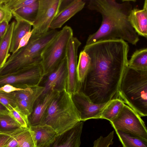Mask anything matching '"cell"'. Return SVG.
I'll return each mask as SVG.
<instances>
[{
  "label": "cell",
  "instance_id": "obj_1",
  "mask_svg": "<svg viewBox=\"0 0 147 147\" xmlns=\"http://www.w3.org/2000/svg\"><path fill=\"white\" fill-rule=\"evenodd\" d=\"M128 43L121 39L100 40L86 45L83 50L91 64L80 91L93 103L102 104L117 98L127 66Z\"/></svg>",
  "mask_w": 147,
  "mask_h": 147
},
{
  "label": "cell",
  "instance_id": "obj_2",
  "mask_svg": "<svg viewBox=\"0 0 147 147\" xmlns=\"http://www.w3.org/2000/svg\"><path fill=\"white\" fill-rule=\"evenodd\" d=\"M131 1L122 0L119 3L114 0H90L88 8L99 12L102 20L97 30L89 35L86 45L101 40L121 39L136 45L139 36L128 20L132 9Z\"/></svg>",
  "mask_w": 147,
  "mask_h": 147
},
{
  "label": "cell",
  "instance_id": "obj_3",
  "mask_svg": "<svg viewBox=\"0 0 147 147\" xmlns=\"http://www.w3.org/2000/svg\"><path fill=\"white\" fill-rule=\"evenodd\" d=\"M80 121L79 113L71 94L64 89L59 92L51 103L39 125L50 126L59 135Z\"/></svg>",
  "mask_w": 147,
  "mask_h": 147
},
{
  "label": "cell",
  "instance_id": "obj_4",
  "mask_svg": "<svg viewBox=\"0 0 147 147\" xmlns=\"http://www.w3.org/2000/svg\"><path fill=\"white\" fill-rule=\"evenodd\" d=\"M118 95L140 117L147 115V71L127 66L119 85Z\"/></svg>",
  "mask_w": 147,
  "mask_h": 147
},
{
  "label": "cell",
  "instance_id": "obj_5",
  "mask_svg": "<svg viewBox=\"0 0 147 147\" xmlns=\"http://www.w3.org/2000/svg\"><path fill=\"white\" fill-rule=\"evenodd\" d=\"M59 31L56 29H51L42 34H32L25 46L10 56L4 66L0 69V75L12 73L26 66L41 62L43 51Z\"/></svg>",
  "mask_w": 147,
  "mask_h": 147
},
{
  "label": "cell",
  "instance_id": "obj_6",
  "mask_svg": "<svg viewBox=\"0 0 147 147\" xmlns=\"http://www.w3.org/2000/svg\"><path fill=\"white\" fill-rule=\"evenodd\" d=\"M73 36L72 29L66 26L45 47L42 54L44 76L54 69L66 57L67 46Z\"/></svg>",
  "mask_w": 147,
  "mask_h": 147
},
{
  "label": "cell",
  "instance_id": "obj_7",
  "mask_svg": "<svg viewBox=\"0 0 147 147\" xmlns=\"http://www.w3.org/2000/svg\"><path fill=\"white\" fill-rule=\"evenodd\" d=\"M44 76L41 62L31 65L14 72L0 75V86L9 84L20 88L39 85Z\"/></svg>",
  "mask_w": 147,
  "mask_h": 147
},
{
  "label": "cell",
  "instance_id": "obj_8",
  "mask_svg": "<svg viewBox=\"0 0 147 147\" xmlns=\"http://www.w3.org/2000/svg\"><path fill=\"white\" fill-rule=\"evenodd\" d=\"M115 130H119L146 141L147 130L141 117L125 105L117 115L110 121Z\"/></svg>",
  "mask_w": 147,
  "mask_h": 147
},
{
  "label": "cell",
  "instance_id": "obj_9",
  "mask_svg": "<svg viewBox=\"0 0 147 147\" xmlns=\"http://www.w3.org/2000/svg\"><path fill=\"white\" fill-rule=\"evenodd\" d=\"M62 0H39L37 15L33 24L32 34L47 33L54 18L58 13Z\"/></svg>",
  "mask_w": 147,
  "mask_h": 147
},
{
  "label": "cell",
  "instance_id": "obj_10",
  "mask_svg": "<svg viewBox=\"0 0 147 147\" xmlns=\"http://www.w3.org/2000/svg\"><path fill=\"white\" fill-rule=\"evenodd\" d=\"M81 42L73 36L69 40L67 48L66 58L67 74L66 90L72 94L79 91L80 86L77 78L78 51Z\"/></svg>",
  "mask_w": 147,
  "mask_h": 147
},
{
  "label": "cell",
  "instance_id": "obj_11",
  "mask_svg": "<svg viewBox=\"0 0 147 147\" xmlns=\"http://www.w3.org/2000/svg\"><path fill=\"white\" fill-rule=\"evenodd\" d=\"M67 74L66 57L56 67L44 76L39 85L44 88L41 95L51 90L60 91L63 89H66Z\"/></svg>",
  "mask_w": 147,
  "mask_h": 147
},
{
  "label": "cell",
  "instance_id": "obj_12",
  "mask_svg": "<svg viewBox=\"0 0 147 147\" xmlns=\"http://www.w3.org/2000/svg\"><path fill=\"white\" fill-rule=\"evenodd\" d=\"M71 96L82 121L90 119H100L102 111L108 102L102 104L93 103L80 91L71 94Z\"/></svg>",
  "mask_w": 147,
  "mask_h": 147
},
{
  "label": "cell",
  "instance_id": "obj_13",
  "mask_svg": "<svg viewBox=\"0 0 147 147\" xmlns=\"http://www.w3.org/2000/svg\"><path fill=\"white\" fill-rule=\"evenodd\" d=\"M83 125L80 121L70 129L58 135L50 143L42 147H80Z\"/></svg>",
  "mask_w": 147,
  "mask_h": 147
},
{
  "label": "cell",
  "instance_id": "obj_14",
  "mask_svg": "<svg viewBox=\"0 0 147 147\" xmlns=\"http://www.w3.org/2000/svg\"><path fill=\"white\" fill-rule=\"evenodd\" d=\"M60 92L51 90L41 95L38 98L34 105L31 113L27 118L29 127L40 124L49 106Z\"/></svg>",
  "mask_w": 147,
  "mask_h": 147
},
{
  "label": "cell",
  "instance_id": "obj_15",
  "mask_svg": "<svg viewBox=\"0 0 147 147\" xmlns=\"http://www.w3.org/2000/svg\"><path fill=\"white\" fill-rule=\"evenodd\" d=\"M85 2L82 0H71L66 6L60 10L54 19L49 29H56L63 25L84 7Z\"/></svg>",
  "mask_w": 147,
  "mask_h": 147
},
{
  "label": "cell",
  "instance_id": "obj_16",
  "mask_svg": "<svg viewBox=\"0 0 147 147\" xmlns=\"http://www.w3.org/2000/svg\"><path fill=\"white\" fill-rule=\"evenodd\" d=\"M131 25L138 35L147 37V0L144 1L143 8L132 9L128 16Z\"/></svg>",
  "mask_w": 147,
  "mask_h": 147
},
{
  "label": "cell",
  "instance_id": "obj_17",
  "mask_svg": "<svg viewBox=\"0 0 147 147\" xmlns=\"http://www.w3.org/2000/svg\"><path fill=\"white\" fill-rule=\"evenodd\" d=\"M36 147H42L51 142L58 135L56 131L47 125L29 127Z\"/></svg>",
  "mask_w": 147,
  "mask_h": 147
},
{
  "label": "cell",
  "instance_id": "obj_18",
  "mask_svg": "<svg viewBox=\"0 0 147 147\" xmlns=\"http://www.w3.org/2000/svg\"><path fill=\"white\" fill-rule=\"evenodd\" d=\"M13 28L9 52L12 53L18 49L22 38L31 30L32 25L29 22L21 20H16Z\"/></svg>",
  "mask_w": 147,
  "mask_h": 147
},
{
  "label": "cell",
  "instance_id": "obj_19",
  "mask_svg": "<svg viewBox=\"0 0 147 147\" xmlns=\"http://www.w3.org/2000/svg\"><path fill=\"white\" fill-rule=\"evenodd\" d=\"M15 23V21H13L9 24L5 33L0 40V69L4 66L10 56L9 52Z\"/></svg>",
  "mask_w": 147,
  "mask_h": 147
},
{
  "label": "cell",
  "instance_id": "obj_20",
  "mask_svg": "<svg viewBox=\"0 0 147 147\" xmlns=\"http://www.w3.org/2000/svg\"><path fill=\"white\" fill-rule=\"evenodd\" d=\"M39 6V0L22 7L12 13L16 20H21L33 24L36 18Z\"/></svg>",
  "mask_w": 147,
  "mask_h": 147
},
{
  "label": "cell",
  "instance_id": "obj_21",
  "mask_svg": "<svg viewBox=\"0 0 147 147\" xmlns=\"http://www.w3.org/2000/svg\"><path fill=\"white\" fill-rule=\"evenodd\" d=\"M23 128L9 114L0 115V134L13 136Z\"/></svg>",
  "mask_w": 147,
  "mask_h": 147
},
{
  "label": "cell",
  "instance_id": "obj_22",
  "mask_svg": "<svg viewBox=\"0 0 147 147\" xmlns=\"http://www.w3.org/2000/svg\"><path fill=\"white\" fill-rule=\"evenodd\" d=\"M125 105L124 101L119 98L111 100L102 109L100 119L110 121L117 115Z\"/></svg>",
  "mask_w": 147,
  "mask_h": 147
},
{
  "label": "cell",
  "instance_id": "obj_23",
  "mask_svg": "<svg viewBox=\"0 0 147 147\" xmlns=\"http://www.w3.org/2000/svg\"><path fill=\"white\" fill-rule=\"evenodd\" d=\"M127 66L139 70L147 71V49L142 48L136 50L128 60Z\"/></svg>",
  "mask_w": 147,
  "mask_h": 147
},
{
  "label": "cell",
  "instance_id": "obj_24",
  "mask_svg": "<svg viewBox=\"0 0 147 147\" xmlns=\"http://www.w3.org/2000/svg\"><path fill=\"white\" fill-rule=\"evenodd\" d=\"M115 131L123 147H147V141L120 130Z\"/></svg>",
  "mask_w": 147,
  "mask_h": 147
},
{
  "label": "cell",
  "instance_id": "obj_25",
  "mask_svg": "<svg viewBox=\"0 0 147 147\" xmlns=\"http://www.w3.org/2000/svg\"><path fill=\"white\" fill-rule=\"evenodd\" d=\"M91 59L89 55L83 50L81 51L80 53L77 67L78 80L80 87L89 69Z\"/></svg>",
  "mask_w": 147,
  "mask_h": 147
},
{
  "label": "cell",
  "instance_id": "obj_26",
  "mask_svg": "<svg viewBox=\"0 0 147 147\" xmlns=\"http://www.w3.org/2000/svg\"><path fill=\"white\" fill-rule=\"evenodd\" d=\"M19 147H36L29 128H23L14 135Z\"/></svg>",
  "mask_w": 147,
  "mask_h": 147
},
{
  "label": "cell",
  "instance_id": "obj_27",
  "mask_svg": "<svg viewBox=\"0 0 147 147\" xmlns=\"http://www.w3.org/2000/svg\"><path fill=\"white\" fill-rule=\"evenodd\" d=\"M0 103L9 111L16 107V101L12 92L7 93L0 91Z\"/></svg>",
  "mask_w": 147,
  "mask_h": 147
},
{
  "label": "cell",
  "instance_id": "obj_28",
  "mask_svg": "<svg viewBox=\"0 0 147 147\" xmlns=\"http://www.w3.org/2000/svg\"><path fill=\"white\" fill-rule=\"evenodd\" d=\"M36 0H7L4 6L11 13L29 5Z\"/></svg>",
  "mask_w": 147,
  "mask_h": 147
},
{
  "label": "cell",
  "instance_id": "obj_29",
  "mask_svg": "<svg viewBox=\"0 0 147 147\" xmlns=\"http://www.w3.org/2000/svg\"><path fill=\"white\" fill-rule=\"evenodd\" d=\"M114 133V131H112L105 137L100 136L94 141L93 147H109L113 143Z\"/></svg>",
  "mask_w": 147,
  "mask_h": 147
},
{
  "label": "cell",
  "instance_id": "obj_30",
  "mask_svg": "<svg viewBox=\"0 0 147 147\" xmlns=\"http://www.w3.org/2000/svg\"><path fill=\"white\" fill-rule=\"evenodd\" d=\"M9 114L23 128H29L27 119L16 108H13L9 111Z\"/></svg>",
  "mask_w": 147,
  "mask_h": 147
},
{
  "label": "cell",
  "instance_id": "obj_31",
  "mask_svg": "<svg viewBox=\"0 0 147 147\" xmlns=\"http://www.w3.org/2000/svg\"><path fill=\"white\" fill-rule=\"evenodd\" d=\"M12 16V13L4 5L0 6V23L4 21L9 22Z\"/></svg>",
  "mask_w": 147,
  "mask_h": 147
},
{
  "label": "cell",
  "instance_id": "obj_32",
  "mask_svg": "<svg viewBox=\"0 0 147 147\" xmlns=\"http://www.w3.org/2000/svg\"><path fill=\"white\" fill-rule=\"evenodd\" d=\"M24 89L18 88L9 84H5L0 86V91L7 93H11L15 91L21 90Z\"/></svg>",
  "mask_w": 147,
  "mask_h": 147
},
{
  "label": "cell",
  "instance_id": "obj_33",
  "mask_svg": "<svg viewBox=\"0 0 147 147\" xmlns=\"http://www.w3.org/2000/svg\"><path fill=\"white\" fill-rule=\"evenodd\" d=\"M32 33V30H31L30 32L27 33L22 38L20 41L17 50L24 47L28 44Z\"/></svg>",
  "mask_w": 147,
  "mask_h": 147
},
{
  "label": "cell",
  "instance_id": "obj_34",
  "mask_svg": "<svg viewBox=\"0 0 147 147\" xmlns=\"http://www.w3.org/2000/svg\"><path fill=\"white\" fill-rule=\"evenodd\" d=\"M4 147H19V146L17 140L14 136H12Z\"/></svg>",
  "mask_w": 147,
  "mask_h": 147
},
{
  "label": "cell",
  "instance_id": "obj_35",
  "mask_svg": "<svg viewBox=\"0 0 147 147\" xmlns=\"http://www.w3.org/2000/svg\"><path fill=\"white\" fill-rule=\"evenodd\" d=\"M11 136L0 134V147H4L8 142Z\"/></svg>",
  "mask_w": 147,
  "mask_h": 147
},
{
  "label": "cell",
  "instance_id": "obj_36",
  "mask_svg": "<svg viewBox=\"0 0 147 147\" xmlns=\"http://www.w3.org/2000/svg\"><path fill=\"white\" fill-rule=\"evenodd\" d=\"M9 24V22L4 21L0 23V36L2 37L5 33Z\"/></svg>",
  "mask_w": 147,
  "mask_h": 147
},
{
  "label": "cell",
  "instance_id": "obj_37",
  "mask_svg": "<svg viewBox=\"0 0 147 147\" xmlns=\"http://www.w3.org/2000/svg\"><path fill=\"white\" fill-rule=\"evenodd\" d=\"M8 114H9V110L5 106L0 103V115Z\"/></svg>",
  "mask_w": 147,
  "mask_h": 147
},
{
  "label": "cell",
  "instance_id": "obj_38",
  "mask_svg": "<svg viewBox=\"0 0 147 147\" xmlns=\"http://www.w3.org/2000/svg\"><path fill=\"white\" fill-rule=\"evenodd\" d=\"M7 0H0V6L4 5Z\"/></svg>",
  "mask_w": 147,
  "mask_h": 147
},
{
  "label": "cell",
  "instance_id": "obj_39",
  "mask_svg": "<svg viewBox=\"0 0 147 147\" xmlns=\"http://www.w3.org/2000/svg\"><path fill=\"white\" fill-rule=\"evenodd\" d=\"M1 38V36H0V39Z\"/></svg>",
  "mask_w": 147,
  "mask_h": 147
}]
</instances>
